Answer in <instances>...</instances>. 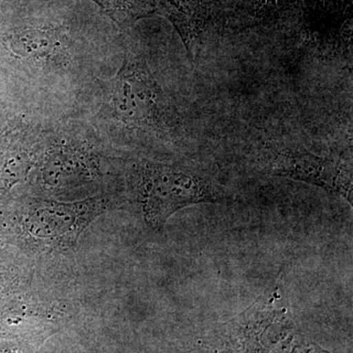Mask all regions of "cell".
Segmentation results:
<instances>
[{
    "label": "cell",
    "mask_w": 353,
    "mask_h": 353,
    "mask_svg": "<svg viewBox=\"0 0 353 353\" xmlns=\"http://www.w3.org/2000/svg\"><path fill=\"white\" fill-rule=\"evenodd\" d=\"M121 48L118 69L87 88L74 114L113 150L176 145L185 125L175 99L148 52L127 41Z\"/></svg>",
    "instance_id": "cell-2"
},
{
    "label": "cell",
    "mask_w": 353,
    "mask_h": 353,
    "mask_svg": "<svg viewBox=\"0 0 353 353\" xmlns=\"http://www.w3.org/2000/svg\"><path fill=\"white\" fill-rule=\"evenodd\" d=\"M154 11L175 28L190 59L208 19V0H152Z\"/></svg>",
    "instance_id": "cell-8"
},
{
    "label": "cell",
    "mask_w": 353,
    "mask_h": 353,
    "mask_svg": "<svg viewBox=\"0 0 353 353\" xmlns=\"http://www.w3.org/2000/svg\"><path fill=\"white\" fill-rule=\"evenodd\" d=\"M101 7L119 32H127L137 21L154 13L152 4L145 0H92Z\"/></svg>",
    "instance_id": "cell-9"
},
{
    "label": "cell",
    "mask_w": 353,
    "mask_h": 353,
    "mask_svg": "<svg viewBox=\"0 0 353 353\" xmlns=\"http://www.w3.org/2000/svg\"><path fill=\"white\" fill-rule=\"evenodd\" d=\"M259 163L268 175L321 188L352 204V169L340 160L320 157L301 148L272 146L260 154Z\"/></svg>",
    "instance_id": "cell-6"
},
{
    "label": "cell",
    "mask_w": 353,
    "mask_h": 353,
    "mask_svg": "<svg viewBox=\"0 0 353 353\" xmlns=\"http://www.w3.org/2000/svg\"><path fill=\"white\" fill-rule=\"evenodd\" d=\"M108 196L99 194L70 203L32 199L28 202L26 229L32 238L54 245H71L85 227L108 208Z\"/></svg>",
    "instance_id": "cell-7"
},
{
    "label": "cell",
    "mask_w": 353,
    "mask_h": 353,
    "mask_svg": "<svg viewBox=\"0 0 353 353\" xmlns=\"http://www.w3.org/2000/svg\"><path fill=\"white\" fill-rule=\"evenodd\" d=\"M121 55L120 38L90 36L66 18L20 17L0 28V73L28 110L48 118L75 113Z\"/></svg>",
    "instance_id": "cell-1"
},
{
    "label": "cell",
    "mask_w": 353,
    "mask_h": 353,
    "mask_svg": "<svg viewBox=\"0 0 353 353\" xmlns=\"http://www.w3.org/2000/svg\"><path fill=\"white\" fill-rule=\"evenodd\" d=\"M125 180L143 220L159 230L181 209L226 199L227 190L205 172L183 163H166L145 157L123 160Z\"/></svg>",
    "instance_id": "cell-5"
},
{
    "label": "cell",
    "mask_w": 353,
    "mask_h": 353,
    "mask_svg": "<svg viewBox=\"0 0 353 353\" xmlns=\"http://www.w3.org/2000/svg\"><path fill=\"white\" fill-rule=\"evenodd\" d=\"M192 353H331L301 331L278 289L209 330Z\"/></svg>",
    "instance_id": "cell-4"
},
{
    "label": "cell",
    "mask_w": 353,
    "mask_h": 353,
    "mask_svg": "<svg viewBox=\"0 0 353 353\" xmlns=\"http://www.w3.org/2000/svg\"><path fill=\"white\" fill-rule=\"evenodd\" d=\"M114 150L77 114L51 118L39 139L34 168L46 192H68L99 183Z\"/></svg>",
    "instance_id": "cell-3"
}]
</instances>
